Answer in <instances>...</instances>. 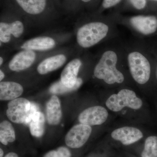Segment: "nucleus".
I'll list each match as a JSON object with an SVG mask.
<instances>
[{"label":"nucleus","mask_w":157,"mask_h":157,"mask_svg":"<svg viewBox=\"0 0 157 157\" xmlns=\"http://www.w3.org/2000/svg\"><path fill=\"white\" fill-rule=\"evenodd\" d=\"M117 55L115 52L111 50L105 51L95 67V77L109 85L122 83L124 76L117 68Z\"/></svg>","instance_id":"f257e3e1"},{"label":"nucleus","mask_w":157,"mask_h":157,"mask_svg":"<svg viewBox=\"0 0 157 157\" xmlns=\"http://www.w3.org/2000/svg\"><path fill=\"white\" fill-rule=\"evenodd\" d=\"M109 30L108 25L100 21L86 24L77 31V43L82 48H90L106 38Z\"/></svg>","instance_id":"f03ea898"},{"label":"nucleus","mask_w":157,"mask_h":157,"mask_svg":"<svg viewBox=\"0 0 157 157\" xmlns=\"http://www.w3.org/2000/svg\"><path fill=\"white\" fill-rule=\"evenodd\" d=\"M37 110L36 104L25 98H17L9 102L6 115L9 120L14 123L29 124Z\"/></svg>","instance_id":"7ed1b4c3"},{"label":"nucleus","mask_w":157,"mask_h":157,"mask_svg":"<svg viewBox=\"0 0 157 157\" xmlns=\"http://www.w3.org/2000/svg\"><path fill=\"white\" fill-rule=\"evenodd\" d=\"M106 105L111 111L119 112L125 107L138 110L142 107L143 102L134 91L124 89L111 95L107 99Z\"/></svg>","instance_id":"20e7f679"},{"label":"nucleus","mask_w":157,"mask_h":157,"mask_svg":"<svg viewBox=\"0 0 157 157\" xmlns=\"http://www.w3.org/2000/svg\"><path fill=\"white\" fill-rule=\"evenodd\" d=\"M128 61L132 77L137 83L144 84L151 76V65L147 58L140 52L133 51L129 53Z\"/></svg>","instance_id":"39448f33"},{"label":"nucleus","mask_w":157,"mask_h":157,"mask_svg":"<svg viewBox=\"0 0 157 157\" xmlns=\"http://www.w3.org/2000/svg\"><path fill=\"white\" fill-rule=\"evenodd\" d=\"M92 131L90 126L82 124L76 125L66 135L65 143L67 146L71 148H80L87 142Z\"/></svg>","instance_id":"423d86ee"},{"label":"nucleus","mask_w":157,"mask_h":157,"mask_svg":"<svg viewBox=\"0 0 157 157\" xmlns=\"http://www.w3.org/2000/svg\"><path fill=\"white\" fill-rule=\"evenodd\" d=\"M82 62L79 59H75L69 62L62 71L61 81L65 86L69 88L78 89L82 83L81 78H78V75Z\"/></svg>","instance_id":"0eeeda50"},{"label":"nucleus","mask_w":157,"mask_h":157,"mask_svg":"<svg viewBox=\"0 0 157 157\" xmlns=\"http://www.w3.org/2000/svg\"><path fill=\"white\" fill-rule=\"evenodd\" d=\"M108 117V112L106 108L96 106L84 109L78 115V120L80 124L89 126L99 125L104 124Z\"/></svg>","instance_id":"6e6552de"},{"label":"nucleus","mask_w":157,"mask_h":157,"mask_svg":"<svg viewBox=\"0 0 157 157\" xmlns=\"http://www.w3.org/2000/svg\"><path fill=\"white\" fill-rule=\"evenodd\" d=\"M111 136L113 139L120 141L124 145L133 144L143 137V133L139 129L128 126L115 129L111 133Z\"/></svg>","instance_id":"1a4fd4ad"},{"label":"nucleus","mask_w":157,"mask_h":157,"mask_svg":"<svg viewBox=\"0 0 157 157\" xmlns=\"http://www.w3.org/2000/svg\"><path fill=\"white\" fill-rule=\"evenodd\" d=\"M130 22L135 30L143 35H151L157 30V18L153 15L134 16Z\"/></svg>","instance_id":"9d476101"},{"label":"nucleus","mask_w":157,"mask_h":157,"mask_svg":"<svg viewBox=\"0 0 157 157\" xmlns=\"http://www.w3.org/2000/svg\"><path fill=\"white\" fill-rule=\"evenodd\" d=\"M36 59L34 51L24 50L18 52L9 62V68L15 72L26 70L33 65Z\"/></svg>","instance_id":"9b49d317"},{"label":"nucleus","mask_w":157,"mask_h":157,"mask_svg":"<svg viewBox=\"0 0 157 157\" xmlns=\"http://www.w3.org/2000/svg\"><path fill=\"white\" fill-rule=\"evenodd\" d=\"M24 27L22 22L16 21L11 23L2 22L0 23V41L3 43H8L11 36L19 38L22 35Z\"/></svg>","instance_id":"f8f14e48"},{"label":"nucleus","mask_w":157,"mask_h":157,"mask_svg":"<svg viewBox=\"0 0 157 157\" xmlns=\"http://www.w3.org/2000/svg\"><path fill=\"white\" fill-rule=\"evenodd\" d=\"M22 86L14 82H2L0 83V100L12 101L17 99L23 92Z\"/></svg>","instance_id":"ddd939ff"},{"label":"nucleus","mask_w":157,"mask_h":157,"mask_svg":"<svg viewBox=\"0 0 157 157\" xmlns=\"http://www.w3.org/2000/svg\"><path fill=\"white\" fill-rule=\"evenodd\" d=\"M55 45V41L51 37H39L26 41L21 48L24 50L45 51L53 48Z\"/></svg>","instance_id":"4468645a"},{"label":"nucleus","mask_w":157,"mask_h":157,"mask_svg":"<svg viewBox=\"0 0 157 157\" xmlns=\"http://www.w3.org/2000/svg\"><path fill=\"white\" fill-rule=\"evenodd\" d=\"M66 61L67 58L64 55L59 54L49 57L39 64L37 71L41 75L47 74L61 67Z\"/></svg>","instance_id":"2eb2a0df"},{"label":"nucleus","mask_w":157,"mask_h":157,"mask_svg":"<svg viewBox=\"0 0 157 157\" xmlns=\"http://www.w3.org/2000/svg\"><path fill=\"white\" fill-rule=\"evenodd\" d=\"M47 119L49 124H58L62 117L60 103L58 97L56 95L52 96L46 105Z\"/></svg>","instance_id":"dca6fc26"},{"label":"nucleus","mask_w":157,"mask_h":157,"mask_svg":"<svg viewBox=\"0 0 157 157\" xmlns=\"http://www.w3.org/2000/svg\"><path fill=\"white\" fill-rule=\"evenodd\" d=\"M23 11L31 15H37L44 11L47 0H15Z\"/></svg>","instance_id":"f3484780"},{"label":"nucleus","mask_w":157,"mask_h":157,"mask_svg":"<svg viewBox=\"0 0 157 157\" xmlns=\"http://www.w3.org/2000/svg\"><path fill=\"white\" fill-rule=\"evenodd\" d=\"M45 118L42 112L37 111L29 123L31 135L35 137H42L45 131Z\"/></svg>","instance_id":"a211bd4d"},{"label":"nucleus","mask_w":157,"mask_h":157,"mask_svg":"<svg viewBox=\"0 0 157 157\" xmlns=\"http://www.w3.org/2000/svg\"><path fill=\"white\" fill-rule=\"evenodd\" d=\"M15 140V132L11 123L7 121L2 122L0 124V141L1 143L6 145L9 142H14Z\"/></svg>","instance_id":"6ab92c4d"},{"label":"nucleus","mask_w":157,"mask_h":157,"mask_svg":"<svg viewBox=\"0 0 157 157\" xmlns=\"http://www.w3.org/2000/svg\"><path fill=\"white\" fill-rule=\"evenodd\" d=\"M141 157H157V137L149 136L144 142Z\"/></svg>","instance_id":"aec40b11"},{"label":"nucleus","mask_w":157,"mask_h":157,"mask_svg":"<svg viewBox=\"0 0 157 157\" xmlns=\"http://www.w3.org/2000/svg\"><path fill=\"white\" fill-rule=\"evenodd\" d=\"M76 90L77 89L76 88H69L67 87L62 83L61 80H60L52 85L50 88L49 90L52 94H57L71 92L73 91Z\"/></svg>","instance_id":"412c9836"},{"label":"nucleus","mask_w":157,"mask_h":157,"mask_svg":"<svg viewBox=\"0 0 157 157\" xmlns=\"http://www.w3.org/2000/svg\"><path fill=\"white\" fill-rule=\"evenodd\" d=\"M70 151L65 147H60L45 154L43 157H71Z\"/></svg>","instance_id":"4be33fe9"},{"label":"nucleus","mask_w":157,"mask_h":157,"mask_svg":"<svg viewBox=\"0 0 157 157\" xmlns=\"http://www.w3.org/2000/svg\"><path fill=\"white\" fill-rule=\"evenodd\" d=\"M133 6L138 10L143 9L146 5V0H130Z\"/></svg>","instance_id":"5701e85b"},{"label":"nucleus","mask_w":157,"mask_h":157,"mask_svg":"<svg viewBox=\"0 0 157 157\" xmlns=\"http://www.w3.org/2000/svg\"><path fill=\"white\" fill-rule=\"evenodd\" d=\"M122 0H103L102 6L104 9H109L117 5Z\"/></svg>","instance_id":"b1692460"},{"label":"nucleus","mask_w":157,"mask_h":157,"mask_svg":"<svg viewBox=\"0 0 157 157\" xmlns=\"http://www.w3.org/2000/svg\"><path fill=\"white\" fill-rule=\"evenodd\" d=\"M5 157H18L17 154L14 152H10L7 154Z\"/></svg>","instance_id":"393cba45"},{"label":"nucleus","mask_w":157,"mask_h":157,"mask_svg":"<svg viewBox=\"0 0 157 157\" xmlns=\"http://www.w3.org/2000/svg\"><path fill=\"white\" fill-rule=\"evenodd\" d=\"M5 75L4 73H3L2 71V70H0V80L2 81V80L5 77Z\"/></svg>","instance_id":"a878e982"},{"label":"nucleus","mask_w":157,"mask_h":157,"mask_svg":"<svg viewBox=\"0 0 157 157\" xmlns=\"http://www.w3.org/2000/svg\"><path fill=\"white\" fill-rule=\"evenodd\" d=\"M4 155V152L2 148L0 149V157H3Z\"/></svg>","instance_id":"bb28decb"},{"label":"nucleus","mask_w":157,"mask_h":157,"mask_svg":"<svg viewBox=\"0 0 157 157\" xmlns=\"http://www.w3.org/2000/svg\"><path fill=\"white\" fill-rule=\"evenodd\" d=\"M3 63V59L2 57H1L0 58V65L2 66V64Z\"/></svg>","instance_id":"cd10ccee"},{"label":"nucleus","mask_w":157,"mask_h":157,"mask_svg":"<svg viewBox=\"0 0 157 157\" xmlns=\"http://www.w3.org/2000/svg\"><path fill=\"white\" fill-rule=\"evenodd\" d=\"M81 1L84 2H90V1H91V0H81Z\"/></svg>","instance_id":"c85d7f7f"},{"label":"nucleus","mask_w":157,"mask_h":157,"mask_svg":"<svg viewBox=\"0 0 157 157\" xmlns=\"http://www.w3.org/2000/svg\"><path fill=\"white\" fill-rule=\"evenodd\" d=\"M156 76H157V70H156Z\"/></svg>","instance_id":"c756f323"},{"label":"nucleus","mask_w":157,"mask_h":157,"mask_svg":"<svg viewBox=\"0 0 157 157\" xmlns=\"http://www.w3.org/2000/svg\"><path fill=\"white\" fill-rule=\"evenodd\" d=\"M154 1H157V0H154Z\"/></svg>","instance_id":"7c9ffc66"}]
</instances>
